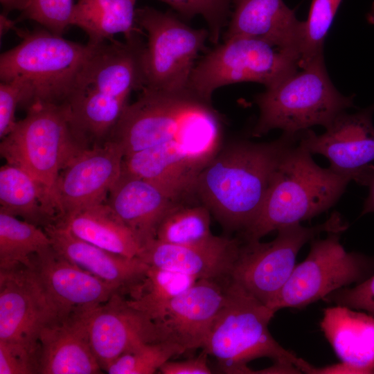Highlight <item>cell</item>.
Returning a JSON list of instances; mask_svg holds the SVG:
<instances>
[{
	"label": "cell",
	"instance_id": "3",
	"mask_svg": "<svg viewBox=\"0 0 374 374\" xmlns=\"http://www.w3.org/2000/svg\"><path fill=\"white\" fill-rule=\"evenodd\" d=\"M222 137V120L211 102L189 89L143 88L138 99L127 105L107 141L120 145L125 156L173 141L221 148Z\"/></svg>",
	"mask_w": 374,
	"mask_h": 374
},
{
	"label": "cell",
	"instance_id": "1",
	"mask_svg": "<svg viewBox=\"0 0 374 374\" xmlns=\"http://www.w3.org/2000/svg\"><path fill=\"white\" fill-rule=\"evenodd\" d=\"M300 133L265 143L238 140L220 149L199 175L196 195L222 226L240 233L256 219L283 156Z\"/></svg>",
	"mask_w": 374,
	"mask_h": 374
},
{
	"label": "cell",
	"instance_id": "39",
	"mask_svg": "<svg viewBox=\"0 0 374 374\" xmlns=\"http://www.w3.org/2000/svg\"><path fill=\"white\" fill-rule=\"evenodd\" d=\"M208 355L202 353L196 357L183 361H167L159 368L162 374H211L213 371L208 364Z\"/></svg>",
	"mask_w": 374,
	"mask_h": 374
},
{
	"label": "cell",
	"instance_id": "2",
	"mask_svg": "<svg viewBox=\"0 0 374 374\" xmlns=\"http://www.w3.org/2000/svg\"><path fill=\"white\" fill-rule=\"evenodd\" d=\"M143 45L139 37L91 46L65 103L73 132L84 148L105 143L131 93L143 89Z\"/></svg>",
	"mask_w": 374,
	"mask_h": 374
},
{
	"label": "cell",
	"instance_id": "14",
	"mask_svg": "<svg viewBox=\"0 0 374 374\" xmlns=\"http://www.w3.org/2000/svg\"><path fill=\"white\" fill-rule=\"evenodd\" d=\"M374 105L354 114H339L317 135L310 129L300 134L299 143L311 154L330 161V168L359 184L368 186L374 177Z\"/></svg>",
	"mask_w": 374,
	"mask_h": 374
},
{
	"label": "cell",
	"instance_id": "32",
	"mask_svg": "<svg viewBox=\"0 0 374 374\" xmlns=\"http://www.w3.org/2000/svg\"><path fill=\"white\" fill-rule=\"evenodd\" d=\"M182 353L177 346L168 343H144L119 356L105 371L109 374H152Z\"/></svg>",
	"mask_w": 374,
	"mask_h": 374
},
{
	"label": "cell",
	"instance_id": "7",
	"mask_svg": "<svg viewBox=\"0 0 374 374\" xmlns=\"http://www.w3.org/2000/svg\"><path fill=\"white\" fill-rule=\"evenodd\" d=\"M260 115L252 130L261 136L274 129L297 134L314 125L326 128L348 108L353 96L342 95L328 74L323 55L319 56L265 88L255 97Z\"/></svg>",
	"mask_w": 374,
	"mask_h": 374
},
{
	"label": "cell",
	"instance_id": "24",
	"mask_svg": "<svg viewBox=\"0 0 374 374\" xmlns=\"http://www.w3.org/2000/svg\"><path fill=\"white\" fill-rule=\"evenodd\" d=\"M224 39L242 36L267 42L301 57L304 21L283 0H233Z\"/></svg>",
	"mask_w": 374,
	"mask_h": 374
},
{
	"label": "cell",
	"instance_id": "38",
	"mask_svg": "<svg viewBox=\"0 0 374 374\" xmlns=\"http://www.w3.org/2000/svg\"><path fill=\"white\" fill-rule=\"evenodd\" d=\"M23 95L21 86L15 82L0 84V138L2 139L14 128L17 121L15 112L21 105Z\"/></svg>",
	"mask_w": 374,
	"mask_h": 374
},
{
	"label": "cell",
	"instance_id": "22",
	"mask_svg": "<svg viewBox=\"0 0 374 374\" xmlns=\"http://www.w3.org/2000/svg\"><path fill=\"white\" fill-rule=\"evenodd\" d=\"M241 242L216 236L196 245H177L154 239L139 256L148 265L184 274L197 279L229 277L238 258Z\"/></svg>",
	"mask_w": 374,
	"mask_h": 374
},
{
	"label": "cell",
	"instance_id": "34",
	"mask_svg": "<svg viewBox=\"0 0 374 374\" xmlns=\"http://www.w3.org/2000/svg\"><path fill=\"white\" fill-rule=\"evenodd\" d=\"M185 18L202 16L208 24L209 39L217 44L233 0H160Z\"/></svg>",
	"mask_w": 374,
	"mask_h": 374
},
{
	"label": "cell",
	"instance_id": "30",
	"mask_svg": "<svg viewBox=\"0 0 374 374\" xmlns=\"http://www.w3.org/2000/svg\"><path fill=\"white\" fill-rule=\"evenodd\" d=\"M51 244L43 228L0 209V270L30 267L32 256Z\"/></svg>",
	"mask_w": 374,
	"mask_h": 374
},
{
	"label": "cell",
	"instance_id": "5",
	"mask_svg": "<svg viewBox=\"0 0 374 374\" xmlns=\"http://www.w3.org/2000/svg\"><path fill=\"white\" fill-rule=\"evenodd\" d=\"M350 181L330 168L319 166L299 141L279 161L256 219L241 233L243 240H260L274 230L326 211Z\"/></svg>",
	"mask_w": 374,
	"mask_h": 374
},
{
	"label": "cell",
	"instance_id": "41",
	"mask_svg": "<svg viewBox=\"0 0 374 374\" xmlns=\"http://www.w3.org/2000/svg\"><path fill=\"white\" fill-rule=\"evenodd\" d=\"M368 186L369 187V193L364 202L362 215L368 213H374V177Z\"/></svg>",
	"mask_w": 374,
	"mask_h": 374
},
{
	"label": "cell",
	"instance_id": "19",
	"mask_svg": "<svg viewBox=\"0 0 374 374\" xmlns=\"http://www.w3.org/2000/svg\"><path fill=\"white\" fill-rule=\"evenodd\" d=\"M84 314L91 348L104 371L125 352L144 343H155L149 320L118 292Z\"/></svg>",
	"mask_w": 374,
	"mask_h": 374
},
{
	"label": "cell",
	"instance_id": "36",
	"mask_svg": "<svg viewBox=\"0 0 374 374\" xmlns=\"http://www.w3.org/2000/svg\"><path fill=\"white\" fill-rule=\"evenodd\" d=\"M337 305L362 310L374 317V274L353 287H343L332 292L324 299Z\"/></svg>",
	"mask_w": 374,
	"mask_h": 374
},
{
	"label": "cell",
	"instance_id": "40",
	"mask_svg": "<svg viewBox=\"0 0 374 374\" xmlns=\"http://www.w3.org/2000/svg\"><path fill=\"white\" fill-rule=\"evenodd\" d=\"M30 0H0L3 8L2 14L7 15L13 10L24 11L28 8Z\"/></svg>",
	"mask_w": 374,
	"mask_h": 374
},
{
	"label": "cell",
	"instance_id": "23",
	"mask_svg": "<svg viewBox=\"0 0 374 374\" xmlns=\"http://www.w3.org/2000/svg\"><path fill=\"white\" fill-rule=\"evenodd\" d=\"M84 311L57 317L42 330L38 374L102 373L90 344Z\"/></svg>",
	"mask_w": 374,
	"mask_h": 374
},
{
	"label": "cell",
	"instance_id": "16",
	"mask_svg": "<svg viewBox=\"0 0 374 374\" xmlns=\"http://www.w3.org/2000/svg\"><path fill=\"white\" fill-rule=\"evenodd\" d=\"M57 317L30 267L0 270V341L38 354L42 330Z\"/></svg>",
	"mask_w": 374,
	"mask_h": 374
},
{
	"label": "cell",
	"instance_id": "11",
	"mask_svg": "<svg viewBox=\"0 0 374 374\" xmlns=\"http://www.w3.org/2000/svg\"><path fill=\"white\" fill-rule=\"evenodd\" d=\"M341 233L312 239L306 258L296 265L290 278L268 306L274 312L302 309L334 291L362 283L374 274V257L348 252L340 242Z\"/></svg>",
	"mask_w": 374,
	"mask_h": 374
},
{
	"label": "cell",
	"instance_id": "42",
	"mask_svg": "<svg viewBox=\"0 0 374 374\" xmlns=\"http://www.w3.org/2000/svg\"><path fill=\"white\" fill-rule=\"evenodd\" d=\"M0 24L1 36L4 35L9 30L15 29V21L10 19L7 15H5L2 13L0 16Z\"/></svg>",
	"mask_w": 374,
	"mask_h": 374
},
{
	"label": "cell",
	"instance_id": "21",
	"mask_svg": "<svg viewBox=\"0 0 374 374\" xmlns=\"http://www.w3.org/2000/svg\"><path fill=\"white\" fill-rule=\"evenodd\" d=\"M320 326L341 363L311 373H374V317L336 305L323 310Z\"/></svg>",
	"mask_w": 374,
	"mask_h": 374
},
{
	"label": "cell",
	"instance_id": "31",
	"mask_svg": "<svg viewBox=\"0 0 374 374\" xmlns=\"http://www.w3.org/2000/svg\"><path fill=\"white\" fill-rule=\"evenodd\" d=\"M215 237L211 231V212L204 204L179 203L158 226L156 239L172 244L196 245Z\"/></svg>",
	"mask_w": 374,
	"mask_h": 374
},
{
	"label": "cell",
	"instance_id": "20",
	"mask_svg": "<svg viewBox=\"0 0 374 374\" xmlns=\"http://www.w3.org/2000/svg\"><path fill=\"white\" fill-rule=\"evenodd\" d=\"M185 200L159 184L121 172L106 202L143 248L156 238L158 226L164 216Z\"/></svg>",
	"mask_w": 374,
	"mask_h": 374
},
{
	"label": "cell",
	"instance_id": "35",
	"mask_svg": "<svg viewBox=\"0 0 374 374\" xmlns=\"http://www.w3.org/2000/svg\"><path fill=\"white\" fill-rule=\"evenodd\" d=\"M73 0H30L24 15L53 34L62 36L71 26Z\"/></svg>",
	"mask_w": 374,
	"mask_h": 374
},
{
	"label": "cell",
	"instance_id": "33",
	"mask_svg": "<svg viewBox=\"0 0 374 374\" xmlns=\"http://www.w3.org/2000/svg\"><path fill=\"white\" fill-rule=\"evenodd\" d=\"M342 0H312L304 21L299 66L323 55L325 39Z\"/></svg>",
	"mask_w": 374,
	"mask_h": 374
},
{
	"label": "cell",
	"instance_id": "37",
	"mask_svg": "<svg viewBox=\"0 0 374 374\" xmlns=\"http://www.w3.org/2000/svg\"><path fill=\"white\" fill-rule=\"evenodd\" d=\"M38 374V354L13 343L0 341V374Z\"/></svg>",
	"mask_w": 374,
	"mask_h": 374
},
{
	"label": "cell",
	"instance_id": "4",
	"mask_svg": "<svg viewBox=\"0 0 374 374\" xmlns=\"http://www.w3.org/2000/svg\"><path fill=\"white\" fill-rule=\"evenodd\" d=\"M224 300L202 348L213 357L224 373H254L247 364L267 357L274 366L268 373H298L309 365L280 346L268 326L276 312L229 278Z\"/></svg>",
	"mask_w": 374,
	"mask_h": 374
},
{
	"label": "cell",
	"instance_id": "13",
	"mask_svg": "<svg viewBox=\"0 0 374 374\" xmlns=\"http://www.w3.org/2000/svg\"><path fill=\"white\" fill-rule=\"evenodd\" d=\"M224 296L215 280L199 279L179 295L141 313L151 324L154 342L175 345L184 353L203 348Z\"/></svg>",
	"mask_w": 374,
	"mask_h": 374
},
{
	"label": "cell",
	"instance_id": "9",
	"mask_svg": "<svg viewBox=\"0 0 374 374\" xmlns=\"http://www.w3.org/2000/svg\"><path fill=\"white\" fill-rule=\"evenodd\" d=\"M300 55L261 39H224L197 62L188 89L211 102L213 92L230 84L254 82L269 87L299 67Z\"/></svg>",
	"mask_w": 374,
	"mask_h": 374
},
{
	"label": "cell",
	"instance_id": "18",
	"mask_svg": "<svg viewBox=\"0 0 374 374\" xmlns=\"http://www.w3.org/2000/svg\"><path fill=\"white\" fill-rule=\"evenodd\" d=\"M220 148L178 141L160 144L125 155L121 172L159 184L186 199L195 195L199 175Z\"/></svg>",
	"mask_w": 374,
	"mask_h": 374
},
{
	"label": "cell",
	"instance_id": "17",
	"mask_svg": "<svg viewBox=\"0 0 374 374\" xmlns=\"http://www.w3.org/2000/svg\"><path fill=\"white\" fill-rule=\"evenodd\" d=\"M30 262L59 317L103 304L119 291L65 258L51 244L33 255Z\"/></svg>",
	"mask_w": 374,
	"mask_h": 374
},
{
	"label": "cell",
	"instance_id": "15",
	"mask_svg": "<svg viewBox=\"0 0 374 374\" xmlns=\"http://www.w3.org/2000/svg\"><path fill=\"white\" fill-rule=\"evenodd\" d=\"M123 157L121 147L111 141L80 150L61 170L53 188L57 220L106 202L121 174Z\"/></svg>",
	"mask_w": 374,
	"mask_h": 374
},
{
	"label": "cell",
	"instance_id": "26",
	"mask_svg": "<svg viewBox=\"0 0 374 374\" xmlns=\"http://www.w3.org/2000/svg\"><path fill=\"white\" fill-rule=\"evenodd\" d=\"M0 206L43 229L59 216L53 193L26 170L8 163L0 168Z\"/></svg>",
	"mask_w": 374,
	"mask_h": 374
},
{
	"label": "cell",
	"instance_id": "8",
	"mask_svg": "<svg viewBox=\"0 0 374 374\" xmlns=\"http://www.w3.org/2000/svg\"><path fill=\"white\" fill-rule=\"evenodd\" d=\"M1 139V156L44 184L52 193L61 170L82 148L76 141L66 103L35 105Z\"/></svg>",
	"mask_w": 374,
	"mask_h": 374
},
{
	"label": "cell",
	"instance_id": "6",
	"mask_svg": "<svg viewBox=\"0 0 374 374\" xmlns=\"http://www.w3.org/2000/svg\"><path fill=\"white\" fill-rule=\"evenodd\" d=\"M15 30L21 42L1 54V82L21 86V105L27 109L35 105L65 103L93 47L67 40L44 28Z\"/></svg>",
	"mask_w": 374,
	"mask_h": 374
},
{
	"label": "cell",
	"instance_id": "10",
	"mask_svg": "<svg viewBox=\"0 0 374 374\" xmlns=\"http://www.w3.org/2000/svg\"><path fill=\"white\" fill-rule=\"evenodd\" d=\"M136 21L147 36L141 53L143 88L188 90L198 54L209 38L208 30L193 28L175 15L150 7L136 8Z\"/></svg>",
	"mask_w": 374,
	"mask_h": 374
},
{
	"label": "cell",
	"instance_id": "25",
	"mask_svg": "<svg viewBox=\"0 0 374 374\" xmlns=\"http://www.w3.org/2000/svg\"><path fill=\"white\" fill-rule=\"evenodd\" d=\"M44 229L60 254L119 291L138 279L148 267L139 257L123 256L84 241L59 224H49Z\"/></svg>",
	"mask_w": 374,
	"mask_h": 374
},
{
	"label": "cell",
	"instance_id": "29",
	"mask_svg": "<svg viewBox=\"0 0 374 374\" xmlns=\"http://www.w3.org/2000/svg\"><path fill=\"white\" fill-rule=\"evenodd\" d=\"M197 280L184 274L148 265L138 279L118 292L129 305L145 313L183 293Z\"/></svg>",
	"mask_w": 374,
	"mask_h": 374
},
{
	"label": "cell",
	"instance_id": "27",
	"mask_svg": "<svg viewBox=\"0 0 374 374\" xmlns=\"http://www.w3.org/2000/svg\"><path fill=\"white\" fill-rule=\"evenodd\" d=\"M55 223L75 237L92 244L129 257H139L142 246L107 202L82 208Z\"/></svg>",
	"mask_w": 374,
	"mask_h": 374
},
{
	"label": "cell",
	"instance_id": "28",
	"mask_svg": "<svg viewBox=\"0 0 374 374\" xmlns=\"http://www.w3.org/2000/svg\"><path fill=\"white\" fill-rule=\"evenodd\" d=\"M136 0H78L71 25L88 36V44L96 46L114 39L118 33L132 41L143 33L136 21Z\"/></svg>",
	"mask_w": 374,
	"mask_h": 374
},
{
	"label": "cell",
	"instance_id": "12",
	"mask_svg": "<svg viewBox=\"0 0 374 374\" xmlns=\"http://www.w3.org/2000/svg\"><path fill=\"white\" fill-rule=\"evenodd\" d=\"M347 228L341 215L334 212L326 222L314 226L299 223L281 227L269 242L244 241L230 279L268 305L292 275L296 256L305 244L321 233H342Z\"/></svg>",
	"mask_w": 374,
	"mask_h": 374
}]
</instances>
